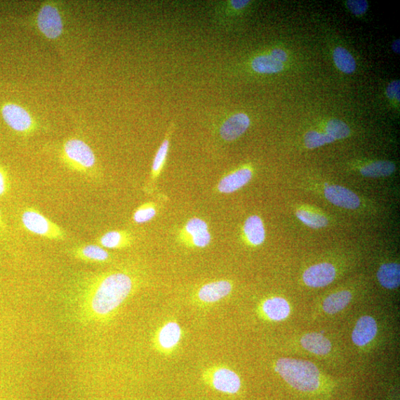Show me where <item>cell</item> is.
Instances as JSON below:
<instances>
[{"label": "cell", "mask_w": 400, "mask_h": 400, "mask_svg": "<svg viewBox=\"0 0 400 400\" xmlns=\"http://www.w3.org/2000/svg\"><path fill=\"white\" fill-rule=\"evenodd\" d=\"M135 286V279L124 272H109L98 276L87 290L91 312L99 318L111 316L131 295Z\"/></svg>", "instance_id": "1"}, {"label": "cell", "mask_w": 400, "mask_h": 400, "mask_svg": "<svg viewBox=\"0 0 400 400\" xmlns=\"http://www.w3.org/2000/svg\"><path fill=\"white\" fill-rule=\"evenodd\" d=\"M276 369L279 375L295 389L310 392L318 389L319 371L311 362L282 358L276 362Z\"/></svg>", "instance_id": "2"}, {"label": "cell", "mask_w": 400, "mask_h": 400, "mask_svg": "<svg viewBox=\"0 0 400 400\" xmlns=\"http://www.w3.org/2000/svg\"><path fill=\"white\" fill-rule=\"evenodd\" d=\"M61 159L69 169L93 178L97 173V159L91 147L83 140L72 138L62 147Z\"/></svg>", "instance_id": "3"}, {"label": "cell", "mask_w": 400, "mask_h": 400, "mask_svg": "<svg viewBox=\"0 0 400 400\" xmlns=\"http://www.w3.org/2000/svg\"><path fill=\"white\" fill-rule=\"evenodd\" d=\"M21 222L29 232L53 241H64L67 234L55 222L34 208H27L22 213Z\"/></svg>", "instance_id": "4"}, {"label": "cell", "mask_w": 400, "mask_h": 400, "mask_svg": "<svg viewBox=\"0 0 400 400\" xmlns=\"http://www.w3.org/2000/svg\"><path fill=\"white\" fill-rule=\"evenodd\" d=\"M204 382L213 390L227 394H236L241 388V380L234 371L213 366L203 372Z\"/></svg>", "instance_id": "5"}, {"label": "cell", "mask_w": 400, "mask_h": 400, "mask_svg": "<svg viewBox=\"0 0 400 400\" xmlns=\"http://www.w3.org/2000/svg\"><path fill=\"white\" fill-rule=\"evenodd\" d=\"M180 238L187 246L196 248L208 247L212 239L208 223L199 218H192L186 222Z\"/></svg>", "instance_id": "6"}, {"label": "cell", "mask_w": 400, "mask_h": 400, "mask_svg": "<svg viewBox=\"0 0 400 400\" xmlns=\"http://www.w3.org/2000/svg\"><path fill=\"white\" fill-rule=\"evenodd\" d=\"M1 113L6 124L18 133H30L34 131V120L22 107L15 103H7L2 107Z\"/></svg>", "instance_id": "7"}, {"label": "cell", "mask_w": 400, "mask_h": 400, "mask_svg": "<svg viewBox=\"0 0 400 400\" xmlns=\"http://www.w3.org/2000/svg\"><path fill=\"white\" fill-rule=\"evenodd\" d=\"M38 28L48 39H55L63 32V22L58 8L46 4L40 8L36 18Z\"/></svg>", "instance_id": "8"}, {"label": "cell", "mask_w": 400, "mask_h": 400, "mask_svg": "<svg viewBox=\"0 0 400 400\" xmlns=\"http://www.w3.org/2000/svg\"><path fill=\"white\" fill-rule=\"evenodd\" d=\"M180 326L173 321L166 323L155 333L154 343L155 349L163 354H171L175 351L182 339Z\"/></svg>", "instance_id": "9"}, {"label": "cell", "mask_w": 400, "mask_h": 400, "mask_svg": "<svg viewBox=\"0 0 400 400\" xmlns=\"http://www.w3.org/2000/svg\"><path fill=\"white\" fill-rule=\"evenodd\" d=\"M232 288L228 280H216L200 287L196 293V299L204 305L216 303L229 295Z\"/></svg>", "instance_id": "10"}, {"label": "cell", "mask_w": 400, "mask_h": 400, "mask_svg": "<svg viewBox=\"0 0 400 400\" xmlns=\"http://www.w3.org/2000/svg\"><path fill=\"white\" fill-rule=\"evenodd\" d=\"M336 276L335 266L330 263H320L310 267L303 274L304 283L312 288L326 286Z\"/></svg>", "instance_id": "11"}, {"label": "cell", "mask_w": 400, "mask_h": 400, "mask_svg": "<svg viewBox=\"0 0 400 400\" xmlns=\"http://www.w3.org/2000/svg\"><path fill=\"white\" fill-rule=\"evenodd\" d=\"M251 124L248 116L238 113L229 117L220 129V137L225 141L232 142L241 137Z\"/></svg>", "instance_id": "12"}, {"label": "cell", "mask_w": 400, "mask_h": 400, "mask_svg": "<svg viewBox=\"0 0 400 400\" xmlns=\"http://www.w3.org/2000/svg\"><path fill=\"white\" fill-rule=\"evenodd\" d=\"M325 196L330 203L346 209H356L360 206L359 196L345 187L333 185L325 189Z\"/></svg>", "instance_id": "13"}, {"label": "cell", "mask_w": 400, "mask_h": 400, "mask_svg": "<svg viewBox=\"0 0 400 400\" xmlns=\"http://www.w3.org/2000/svg\"><path fill=\"white\" fill-rule=\"evenodd\" d=\"M172 131L173 125L169 127L166 133V138L161 145H160L159 148L154 156L150 177L148 183H147L145 186L146 192L149 193L154 191L155 183L166 165L170 148V140Z\"/></svg>", "instance_id": "14"}, {"label": "cell", "mask_w": 400, "mask_h": 400, "mask_svg": "<svg viewBox=\"0 0 400 400\" xmlns=\"http://www.w3.org/2000/svg\"><path fill=\"white\" fill-rule=\"evenodd\" d=\"M253 176L248 168L236 170L223 177L217 185V190L221 194H229L241 189L247 185Z\"/></svg>", "instance_id": "15"}, {"label": "cell", "mask_w": 400, "mask_h": 400, "mask_svg": "<svg viewBox=\"0 0 400 400\" xmlns=\"http://www.w3.org/2000/svg\"><path fill=\"white\" fill-rule=\"evenodd\" d=\"M378 325L375 319L369 316L360 318L353 331L352 340L358 346H364L375 338Z\"/></svg>", "instance_id": "16"}, {"label": "cell", "mask_w": 400, "mask_h": 400, "mask_svg": "<svg viewBox=\"0 0 400 400\" xmlns=\"http://www.w3.org/2000/svg\"><path fill=\"white\" fill-rule=\"evenodd\" d=\"M72 253L76 258L87 262L102 263L111 260L109 251L98 244L75 247L72 248Z\"/></svg>", "instance_id": "17"}, {"label": "cell", "mask_w": 400, "mask_h": 400, "mask_svg": "<svg viewBox=\"0 0 400 400\" xmlns=\"http://www.w3.org/2000/svg\"><path fill=\"white\" fill-rule=\"evenodd\" d=\"M133 241L132 234L127 231L114 230L103 234L97 239L98 245L108 249H123L130 247Z\"/></svg>", "instance_id": "18"}, {"label": "cell", "mask_w": 400, "mask_h": 400, "mask_svg": "<svg viewBox=\"0 0 400 400\" xmlns=\"http://www.w3.org/2000/svg\"><path fill=\"white\" fill-rule=\"evenodd\" d=\"M244 233L251 245H262L265 239V229L262 219L257 215L249 217L244 223Z\"/></svg>", "instance_id": "19"}, {"label": "cell", "mask_w": 400, "mask_h": 400, "mask_svg": "<svg viewBox=\"0 0 400 400\" xmlns=\"http://www.w3.org/2000/svg\"><path fill=\"white\" fill-rule=\"evenodd\" d=\"M305 349L316 355H326L331 349V342L318 333H310L301 340Z\"/></svg>", "instance_id": "20"}, {"label": "cell", "mask_w": 400, "mask_h": 400, "mask_svg": "<svg viewBox=\"0 0 400 400\" xmlns=\"http://www.w3.org/2000/svg\"><path fill=\"white\" fill-rule=\"evenodd\" d=\"M262 311L267 317L279 321L288 316L290 307L286 300L281 298H273L264 302Z\"/></svg>", "instance_id": "21"}, {"label": "cell", "mask_w": 400, "mask_h": 400, "mask_svg": "<svg viewBox=\"0 0 400 400\" xmlns=\"http://www.w3.org/2000/svg\"><path fill=\"white\" fill-rule=\"evenodd\" d=\"M378 278L380 284L385 288L395 289L400 284V267L397 263H386L382 265L378 272Z\"/></svg>", "instance_id": "22"}, {"label": "cell", "mask_w": 400, "mask_h": 400, "mask_svg": "<svg viewBox=\"0 0 400 400\" xmlns=\"http://www.w3.org/2000/svg\"><path fill=\"white\" fill-rule=\"evenodd\" d=\"M352 298L348 291H341L332 293L324 302V310L329 314H336L345 308Z\"/></svg>", "instance_id": "23"}, {"label": "cell", "mask_w": 400, "mask_h": 400, "mask_svg": "<svg viewBox=\"0 0 400 400\" xmlns=\"http://www.w3.org/2000/svg\"><path fill=\"white\" fill-rule=\"evenodd\" d=\"M251 66L253 71L262 74H273L284 70V63L271 55L259 56L253 59Z\"/></svg>", "instance_id": "24"}, {"label": "cell", "mask_w": 400, "mask_h": 400, "mask_svg": "<svg viewBox=\"0 0 400 400\" xmlns=\"http://www.w3.org/2000/svg\"><path fill=\"white\" fill-rule=\"evenodd\" d=\"M395 170V165L390 161H377L365 166L360 172L364 177L376 178L389 177Z\"/></svg>", "instance_id": "25"}, {"label": "cell", "mask_w": 400, "mask_h": 400, "mask_svg": "<svg viewBox=\"0 0 400 400\" xmlns=\"http://www.w3.org/2000/svg\"><path fill=\"white\" fill-rule=\"evenodd\" d=\"M333 60L342 72L351 74L356 70V61L351 53L344 48H337L333 53Z\"/></svg>", "instance_id": "26"}, {"label": "cell", "mask_w": 400, "mask_h": 400, "mask_svg": "<svg viewBox=\"0 0 400 400\" xmlns=\"http://www.w3.org/2000/svg\"><path fill=\"white\" fill-rule=\"evenodd\" d=\"M297 218L305 225L313 229L324 228L328 224V219L316 213L300 210L296 213Z\"/></svg>", "instance_id": "27"}, {"label": "cell", "mask_w": 400, "mask_h": 400, "mask_svg": "<svg viewBox=\"0 0 400 400\" xmlns=\"http://www.w3.org/2000/svg\"><path fill=\"white\" fill-rule=\"evenodd\" d=\"M157 211V204L156 203H145L133 212L132 219L137 224L149 222L156 216Z\"/></svg>", "instance_id": "28"}, {"label": "cell", "mask_w": 400, "mask_h": 400, "mask_svg": "<svg viewBox=\"0 0 400 400\" xmlns=\"http://www.w3.org/2000/svg\"><path fill=\"white\" fill-rule=\"evenodd\" d=\"M327 135L333 140H342L350 135L351 130L348 125L340 119H333L327 124Z\"/></svg>", "instance_id": "29"}, {"label": "cell", "mask_w": 400, "mask_h": 400, "mask_svg": "<svg viewBox=\"0 0 400 400\" xmlns=\"http://www.w3.org/2000/svg\"><path fill=\"white\" fill-rule=\"evenodd\" d=\"M335 141L327 133H319L315 131H309L305 136V146L309 149H316L319 147Z\"/></svg>", "instance_id": "30"}, {"label": "cell", "mask_w": 400, "mask_h": 400, "mask_svg": "<svg viewBox=\"0 0 400 400\" xmlns=\"http://www.w3.org/2000/svg\"><path fill=\"white\" fill-rule=\"evenodd\" d=\"M346 6L356 16L364 15L368 8V4L366 0H349L346 2Z\"/></svg>", "instance_id": "31"}, {"label": "cell", "mask_w": 400, "mask_h": 400, "mask_svg": "<svg viewBox=\"0 0 400 400\" xmlns=\"http://www.w3.org/2000/svg\"><path fill=\"white\" fill-rule=\"evenodd\" d=\"M11 180L6 168L0 165V197L6 196L11 191Z\"/></svg>", "instance_id": "32"}, {"label": "cell", "mask_w": 400, "mask_h": 400, "mask_svg": "<svg viewBox=\"0 0 400 400\" xmlns=\"http://www.w3.org/2000/svg\"><path fill=\"white\" fill-rule=\"evenodd\" d=\"M386 95L391 100H396L399 102L400 98V81L395 80L391 83L386 89Z\"/></svg>", "instance_id": "33"}, {"label": "cell", "mask_w": 400, "mask_h": 400, "mask_svg": "<svg viewBox=\"0 0 400 400\" xmlns=\"http://www.w3.org/2000/svg\"><path fill=\"white\" fill-rule=\"evenodd\" d=\"M272 57L280 62H285L288 60L287 53L285 51L280 48H275L272 51Z\"/></svg>", "instance_id": "34"}, {"label": "cell", "mask_w": 400, "mask_h": 400, "mask_svg": "<svg viewBox=\"0 0 400 400\" xmlns=\"http://www.w3.org/2000/svg\"><path fill=\"white\" fill-rule=\"evenodd\" d=\"M250 1L248 0H232L231 1L232 6L236 10H240L246 8Z\"/></svg>", "instance_id": "35"}, {"label": "cell", "mask_w": 400, "mask_h": 400, "mask_svg": "<svg viewBox=\"0 0 400 400\" xmlns=\"http://www.w3.org/2000/svg\"><path fill=\"white\" fill-rule=\"evenodd\" d=\"M7 234V226L3 219L1 211H0V235L5 236Z\"/></svg>", "instance_id": "36"}, {"label": "cell", "mask_w": 400, "mask_h": 400, "mask_svg": "<svg viewBox=\"0 0 400 400\" xmlns=\"http://www.w3.org/2000/svg\"><path fill=\"white\" fill-rule=\"evenodd\" d=\"M392 48L394 53H398L399 55L400 53V39H396L395 41L392 45Z\"/></svg>", "instance_id": "37"}]
</instances>
